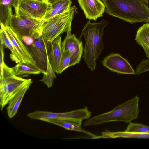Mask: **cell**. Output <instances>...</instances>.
<instances>
[{"instance_id":"6da1fadb","label":"cell","mask_w":149,"mask_h":149,"mask_svg":"<svg viewBox=\"0 0 149 149\" xmlns=\"http://www.w3.org/2000/svg\"><path fill=\"white\" fill-rule=\"evenodd\" d=\"M108 14L130 23L149 22V3L143 0H102Z\"/></svg>"},{"instance_id":"7a4b0ae2","label":"cell","mask_w":149,"mask_h":149,"mask_svg":"<svg viewBox=\"0 0 149 149\" xmlns=\"http://www.w3.org/2000/svg\"><path fill=\"white\" fill-rule=\"evenodd\" d=\"M108 23L105 20L98 23H91L90 20L81 31L80 38L84 36L85 41L83 57L88 67L92 71L95 70L96 61L104 48V30Z\"/></svg>"},{"instance_id":"3957f363","label":"cell","mask_w":149,"mask_h":149,"mask_svg":"<svg viewBox=\"0 0 149 149\" xmlns=\"http://www.w3.org/2000/svg\"><path fill=\"white\" fill-rule=\"evenodd\" d=\"M139 98L137 95L115 107L111 110L88 119L84 127L95 126L107 122L121 121L129 123L137 119L139 113Z\"/></svg>"},{"instance_id":"277c9868","label":"cell","mask_w":149,"mask_h":149,"mask_svg":"<svg viewBox=\"0 0 149 149\" xmlns=\"http://www.w3.org/2000/svg\"><path fill=\"white\" fill-rule=\"evenodd\" d=\"M77 13L75 5L66 12L44 20L42 26V35L44 40L51 42L64 32L71 34V24L75 14Z\"/></svg>"},{"instance_id":"5b68a950","label":"cell","mask_w":149,"mask_h":149,"mask_svg":"<svg viewBox=\"0 0 149 149\" xmlns=\"http://www.w3.org/2000/svg\"><path fill=\"white\" fill-rule=\"evenodd\" d=\"M29 80L16 75L11 68L4 64L0 74V107L2 111L10 100L26 84Z\"/></svg>"},{"instance_id":"8992f818","label":"cell","mask_w":149,"mask_h":149,"mask_svg":"<svg viewBox=\"0 0 149 149\" xmlns=\"http://www.w3.org/2000/svg\"><path fill=\"white\" fill-rule=\"evenodd\" d=\"M44 20H37L22 16L12 15L8 27L21 39L27 36L33 38L42 34Z\"/></svg>"},{"instance_id":"52a82bcc","label":"cell","mask_w":149,"mask_h":149,"mask_svg":"<svg viewBox=\"0 0 149 149\" xmlns=\"http://www.w3.org/2000/svg\"><path fill=\"white\" fill-rule=\"evenodd\" d=\"M0 25L13 47V50L10 55L11 59L16 63L36 64L28 48L24 44L21 39L10 27Z\"/></svg>"},{"instance_id":"ba28073f","label":"cell","mask_w":149,"mask_h":149,"mask_svg":"<svg viewBox=\"0 0 149 149\" xmlns=\"http://www.w3.org/2000/svg\"><path fill=\"white\" fill-rule=\"evenodd\" d=\"M91 115V112L86 107L69 112L62 113L36 110L27 115L31 119L40 120L44 119H55L83 121L89 119Z\"/></svg>"},{"instance_id":"9c48e42d","label":"cell","mask_w":149,"mask_h":149,"mask_svg":"<svg viewBox=\"0 0 149 149\" xmlns=\"http://www.w3.org/2000/svg\"><path fill=\"white\" fill-rule=\"evenodd\" d=\"M49 2L37 0H20L17 16H22L37 20H42L46 14Z\"/></svg>"},{"instance_id":"30bf717a","label":"cell","mask_w":149,"mask_h":149,"mask_svg":"<svg viewBox=\"0 0 149 149\" xmlns=\"http://www.w3.org/2000/svg\"><path fill=\"white\" fill-rule=\"evenodd\" d=\"M33 38L34 42L29 46L28 48L36 64L46 72L50 42L45 40L42 34Z\"/></svg>"},{"instance_id":"8fae6325","label":"cell","mask_w":149,"mask_h":149,"mask_svg":"<svg viewBox=\"0 0 149 149\" xmlns=\"http://www.w3.org/2000/svg\"><path fill=\"white\" fill-rule=\"evenodd\" d=\"M102 63L105 67L118 73L132 74L136 73L128 61L119 53L109 54L104 58Z\"/></svg>"},{"instance_id":"7c38bea8","label":"cell","mask_w":149,"mask_h":149,"mask_svg":"<svg viewBox=\"0 0 149 149\" xmlns=\"http://www.w3.org/2000/svg\"><path fill=\"white\" fill-rule=\"evenodd\" d=\"M77 38L74 34L67 35L62 42V52L68 51L70 57L69 67L79 64L81 61L84 52L82 41Z\"/></svg>"},{"instance_id":"4fadbf2b","label":"cell","mask_w":149,"mask_h":149,"mask_svg":"<svg viewBox=\"0 0 149 149\" xmlns=\"http://www.w3.org/2000/svg\"><path fill=\"white\" fill-rule=\"evenodd\" d=\"M86 19L96 21L102 17L106 7L101 0H77Z\"/></svg>"},{"instance_id":"5bb4252c","label":"cell","mask_w":149,"mask_h":149,"mask_svg":"<svg viewBox=\"0 0 149 149\" xmlns=\"http://www.w3.org/2000/svg\"><path fill=\"white\" fill-rule=\"evenodd\" d=\"M62 42L61 36L60 35L50 42L48 55L52 67L54 71L57 74L63 54Z\"/></svg>"},{"instance_id":"9a60e30c","label":"cell","mask_w":149,"mask_h":149,"mask_svg":"<svg viewBox=\"0 0 149 149\" xmlns=\"http://www.w3.org/2000/svg\"><path fill=\"white\" fill-rule=\"evenodd\" d=\"M41 121L46 122L58 126L71 131L79 132L86 134L91 138H93L97 135L82 129L81 127L82 121L74 120H63L55 119H44Z\"/></svg>"},{"instance_id":"2e32d148","label":"cell","mask_w":149,"mask_h":149,"mask_svg":"<svg viewBox=\"0 0 149 149\" xmlns=\"http://www.w3.org/2000/svg\"><path fill=\"white\" fill-rule=\"evenodd\" d=\"M32 83V79H29L26 84L8 102L6 110L10 119L17 114L25 94Z\"/></svg>"},{"instance_id":"e0dca14e","label":"cell","mask_w":149,"mask_h":149,"mask_svg":"<svg viewBox=\"0 0 149 149\" xmlns=\"http://www.w3.org/2000/svg\"><path fill=\"white\" fill-rule=\"evenodd\" d=\"M49 2L47 10L42 19L44 20L66 12L72 3L71 0H52Z\"/></svg>"},{"instance_id":"ac0fdd59","label":"cell","mask_w":149,"mask_h":149,"mask_svg":"<svg viewBox=\"0 0 149 149\" xmlns=\"http://www.w3.org/2000/svg\"><path fill=\"white\" fill-rule=\"evenodd\" d=\"M11 68L16 75L22 77H27L30 74H43L46 72L36 64L23 63H17Z\"/></svg>"},{"instance_id":"d6986e66","label":"cell","mask_w":149,"mask_h":149,"mask_svg":"<svg viewBox=\"0 0 149 149\" xmlns=\"http://www.w3.org/2000/svg\"><path fill=\"white\" fill-rule=\"evenodd\" d=\"M135 40L143 48L146 57L149 59V23L143 24L138 29Z\"/></svg>"},{"instance_id":"ffe728a7","label":"cell","mask_w":149,"mask_h":149,"mask_svg":"<svg viewBox=\"0 0 149 149\" xmlns=\"http://www.w3.org/2000/svg\"><path fill=\"white\" fill-rule=\"evenodd\" d=\"M118 138L149 139V134L129 132L125 131L112 132L107 130L102 132L101 135L97 136L94 138V139Z\"/></svg>"},{"instance_id":"44dd1931","label":"cell","mask_w":149,"mask_h":149,"mask_svg":"<svg viewBox=\"0 0 149 149\" xmlns=\"http://www.w3.org/2000/svg\"><path fill=\"white\" fill-rule=\"evenodd\" d=\"M13 15L11 6L0 3V24L8 27Z\"/></svg>"},{"instance_id":"7402d4cb","label":"cell","mask_w":149,"mask_h":149,"mask_svg":"<svg viewBox=\"0 0 149 149\" xmlns=\"http://www.w3.org/2000/svg\"><path fill=\"white\" fill-rule=\"evenodd\" d=\"M55 73L52 69L50 63L49 58L47 60V65L46 73L43 74L42 78L40 80L46 84L48 88H51L54 80L56 78Z\"/></svg>"},{"instance_id":"603a6c76","label":"cell","mask_w":149,"mask_h":149,"mask_svg":"<svg viewBox=\"0 0 149 149\" xmlns=\"http://www.w3.org/2000/svg\"><path fill=\"white\" fill-rule=\"evenodd\" d=\"M127 132L149 134V126L138 123H130L125 130Z\"/></svg>"},{"instance_id":"cb8c5ba5","label":"cell","mask_w":149,"mask_h":149,"mask_svg":"<svg viewBox=\"0 0 149 149\" xmlns=\"http://www.w3.org/2000/svg\"><path fill=\"white\" fill-rule=\"evenodd\" d=\"M62 52V56L57 74L61 73L69 67L70 61L69 53L68 51H63Z\"/></svg>"},{"instance_id":"d4e9b609","label":"cell","mask_w":149,"mask_h":149,"mask_svg":"<svg viewBox=\"0 0 149 149\" xmlns=\"http://www.w3.org/2000/svg\"><path fill=\"white\" fill-rule=\"evenodd\" d=\"M0 43L6 48H8L11 52L13 50L12 45L3 29L1 27L0 30Z\"/></svg>"},{"instance_id":"484cf974","label":"cell","mask_w":149,"mask_h":149,"mask_svg":"<svg viewBox=\"0 0 149 149\" xmlns=\"http://www.w3.org/2000/svg\"><path fill=\"white\" fill-rule=\"evenodd\" d=\"M20 0H0V3L5 5L12 6L15 9V13L18 10Z\"/></svg>"},{"instance_id":"4316f807","label":"cell","mask_w":149,"mask_h":149,"mask_svg":"<svg viewBox=\"0 0 149 149\" xmlns=\"http://www.w3.org/2000/svg\"><path fill=\"white\" fill-rule=\"evenodd\" d=\"M4 45L0 43V74L3 71L4 64H5L4 59Z\"/></svg>"},{"instance_id":"83f0119b","label":"cell","mask_w":149,"mask_h":149,"mask_svg":"<svg viewBox=\"0 0 149 149\" xmlns=\"http://www.w3.org/2000/svg\"><path fill=\"white\" fill-rule=\"evenodd\" d=\"M22 40L26 45L29 46L32 45L34 41L33 37L27 36H23Z\"/></svg>"},{"instance_id":"f1b7e54d","label":"cell","mask_w":149,"mask_h":149,"mask_svg":"<svg viewBox=\"0 0 149 149\" xmlns=\"http://www.w3.org/2000/svg\"><path fill=\"white\" fill-rule=\"evenodd\" d=\"M52 0H44V1L47 2H49Z\"/></svg>"},{"instance_id":"f546056e","label":"cell","mask_w":149,"mask_h":149,"mask_svg":"<svg viewBox=\"0 0 149 149\" xmlns=\"http://www.w3.org/2000/svg\"><path fill=\"white\" fill-rule=\"evenodd\" d=\"M145 1H146V2H147L148 3H149V0H143Z\"/></svg>"},{"instance_id":"4dcf8cb0","label":"cell","mask_w":149,"mask_h":149,"mask_svg":"<svg viewBox=\"0 0 149 149\" xmlns=\"http://www.w3.org/2000/svg\"><path fill=\"white\" fill-rule=\"evenodd\" d=\"M38 0V1H44V0Z\"/></svg>"}]
</instances>
